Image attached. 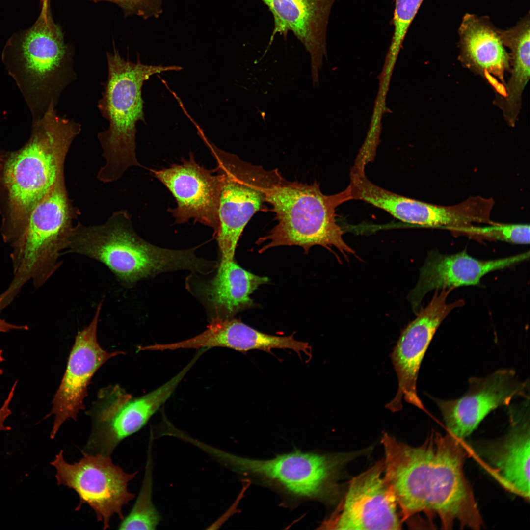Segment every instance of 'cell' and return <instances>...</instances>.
Segmentation results:
<instances>
[{
    "instance_id": "obj_25",
    "label": "cell",
    "mask_w": 530,
    "mask_h": 530,
    "mask_svg": "<svg viewBox=\"0 0 530 530\" xmlns=\"http://www.w3.org/2000/svg\"><path fill=\"white\" fill-rule=\"evenodd\" d=\"M424 0H395L394 26L391 49L396 52L400 47Z\"/></svg>"
},
{
    "instance_id": "obj_11",
    "label": "cell",
    "mask_w": 530,
    "mask_h": 530,
    "mask_svg": "<svg viewBox=\"0 0 530 530\" xmlns=\"http://www.w3.org/2000/svg\"><path fill=\"white\" fill-rule=\"evenodd\" d=\"M61 450L51 462L56 470L58 485L74 490L80 498L75 511L84 504L95 512L97 521L103 523V529L110 528L111 518L117 515L124 517L123 507L135 497L129 491L128 485L138 472L131 474L113 463L110 456L82 452L78 462H67Z\"/></svg>"
},
{
    "instance_id": "obj_8",
    "label": "cell",
    "mask_w": 530,
    "mask_h": 530,
    "mask_svg": "<svg viewBox=\"0 0 530 530\" xmlns=\"http://www.w3.org/2000/svg\"><path fill=\"white\" fill-rule=\"evenodd\" d=\"M213 455L233 471L274 490L292 504L324 499L334 467L332 459L326 455L298 450L263 460L238 456L218 449Z\"/></svg>"
},
{
    "instance_id": "obj_28",
    "label": "cell",
    "mask_w": 530,
    "mask_h": 530,
    "mask_svg": "<svg viewBox=\"0 0 530 530\" xmlns=\"http://www.w3.org/2000/svg\"><path fill=\"white\" fill-rule=\"evenodd\" d=\"M28 327L26 325L19 326L8 323L0 318V332H5L11 330H27Z\"/></svg>"
},
{
    "instance_id": "obj_10",
    "label": "cell",
    "mask_w": 530,
    "mask_h": 530,
    "mask_svg": "<svg viewBox=\"0 0 530 530\" xmlns=\"http://www.w3.org/2000/svg\"><path fill=\"white\" fill-rule=\"evenodd\" d=\"M189 369L186 366L162 386L138 398H133L118 385L101 389L87 412L92 420V428L83 452L111 456L122 441L147 424Z\"/></svg>"
},
{
    "instance_id": "obj_27",
    "label": "cell",
    "mask_w": 530,
    "mask_h": 530,
    "mask_svg": "<svg viewBox=\"0 0 530 530\" xmlns=\"http://www.w3.org/2000/svg\"><path fill=\"white\" fill-rule=\"evenodd\" d=\"M17 383V381H16L12 387L2 406L0 408V431H8L11 429V427L4 425V422L6 418L12 413L11 410L9 408V404L13 397Z\"/></svg>"
},
{
    "instance_id": "obj_9",
    "label": "cell",
    "mask_w": 530,
    "mask_h": 530,
    "mask_svg": "<svg viewBox=\"0 0 530 530\" xmlns=\"http://www.w3.org/2000/svg\"><path fill=\"white\" fill-rule=\"evenodd\" d=\"M199 135L215 160L214 171L220 182L219 226L216 237L223 263L234 260L244 228L254 214L263 208L265 169L220 149L204 132Z\"/></svg>"
},
{
    "instance_id": "obj_29",
    "label": "cell",
    "mask_w": 530,
    "mask_h": 530,
    "mask_svg": "<svg viewBox=\"0 0 530 530\" xmlns=\"http://www.w3.org/2000/svg\"><path fill=\"white\" fill-rule=\"evenodd\" d=\"M4 159L3 151H0V173L2 170Z\"/></svg>"
},
{
    "instance_id": "obj_21",
    "label": "cell",
    "mask_w": 530,
    "mask_h": 530,
    "mask_svg": "<svg viewBox=\"0 0 530 530\" xmlns=\"http://www.w3.org/2000/svg\"><path fill=\"white\" fill-rule=\"evenodd\" d=\"M530 25L528 13L514 26L499 29L504 45L510 51V77L506 83L504 95L496 97L495 103L511 127L515 126L518 120L523 93L530 79Z\"/></svg>"
},
{
    "instance_id": "obj_31",
    "label": "cell",
    "mask_w": 530,
    "mask_h": 530,
    "mask_svg": "<svg viewBox=\"0 0 530 530\" xmlns=\"http://www.w3.org/2000/svg\"><path fill=\"white\" fill-rule=\"evenodd\" d=\"M49 0H39L40 3H44V2H47V1H49Z\"/></svg>"
},
{
    "instance_id": "obj_7",
    "label": "cell",
    "mask_w": 530,
    "mask_h": 530,
    "mask_svg": "<svg viewBox=\"0 0 530 530\" xmlns=\"http://www.w3.org/2000/svg\"><path fill=\"white\" fill-rule=\"evenodd\" d=\"M78 211L73 206L65 186L64 167L47 193L31 211L26 224L10 243L13 279L8 287L14 293L32 280L43 285L59 267L62 251L67 249Z\"/></svg>"
},
{
    "instance_id": "obj_30",
    "label": "cell",
    "mask_w": 530,
    "mask_h": 530,
    "mask_svg": "<svg viewBox=\"0 0 530 530\" xmlns=\"http://www.w3.org/2000/svg\"><path fill=\"white\" fill-rule=\"evenodd\" d=\"M4 358L2 356V350H0V375L3 374V371L2 369L0 368V364L4 361Z\"/></svg>"
},
{
    "instance_id": "obj_13",
    "label": "cell",
    "mask_w": 530,
    "mask_h": 530,
    "mask_svg": "<svg viewBox=\"0 0 530 530\" xmlns=\"http://www.w3.org/2000/svg\"><path fill=\"white\" fill-rule=\"evenodd\" d=\"M452 289L435 290L428 305L403 330L390 355L398 382L396 395L385 407L393 412L402 408L403 398L408 403L425 410L417 391L421 363L437 329L454 309L462 306L463 300L447 303Z\"/></svg>"
},
{
    "instance_id": "obj_5",
    "label": "cell",
    "mask_w": 530,
    "mask_h": 530,
    "mask_svg": "<svg viewBox=\"0 0 530 530\" xmlns=\"http://www.w3.org/2000/svg\"><path fill=\"white\" fill-rule=\"evenodd\" d=\"M106 265L125 287L158 273L180 269L206 273L210 263L194 249L171 250L155 246L134 231L126 210L114 212L103 224L74 226L67 248Z\"/></svg>"
},
{
    "instance_id": "obj_17",
    "label": "cell",
    "mask_w": 530,
    "mask_h": 530,
    "mask_svg": "<svg viewBox=\"0 0 530 530\" xmlns=\"http://www.w3.org/2000/svg\"><path fill=\"white\" fill-rule=\"evenodd\" d=\"M529 397L509 408L510 427L501 439L477 450L487 472L506 490L530 499Z\"/></svg>"
},
{
    "instance_id": "obj_14",
    "label": "cell",
    "mask_w": 530,
    "mask_h": 530,
    "mask_svg": "<svg viewBox=\"0 0 530 530\" xmlns=\"http://www.w3.org/2000/svg\"><path fill=\"white\" fill-rule=\"evenodd\" d=\"M469 381L468 390L460 398L436 399L449 433L460 439L471 434L491 411L518 397H529V384L518 380L512 370H499Z\"/></svg>"
},
{
    "instance_id": "obj_3",
    "label": "cell",
    "mask_w": 530,
    "mask_h": 530,
    "mask_svg": "<svg viewBox=\"0 0 530 530\" xmlns=\"http://www.w3.org/2000/svg\"><path fill=\"white\" fill-rule=\"evenodd\" d=\"M73 56L51 7L40 8L30 27L15 32L6 41L1 60L29 109L32 122L56 107L63 91L76 79Z\"/></svg>"
},
{
    "instance_id": "obj_4",
    "label": "cell",
    "mask_w": 530,
    "mask_h": 530,
    "mask_svg": "<svg viewBox=\"0 0 530 530\" xmlns=\"http://www.w3.org/2000/svg\"><path fill=\"white\" fill-rule=\"evenodd\" d=\"M263 190L278 223L256 242L267 241L259 253L277 246L296 245L306 254L312 246L320 245L331 252V248L336 247L345 257L355 253L344 240L335 213L339 205L353 199L349 186L338 193L324 195L316 182L309 185L288 181L274 169L265 171Z\"/></svg>"
},
{
    "instance_id": "obj_1",
    "label": "cell",
    "mask_w": 530,
    "mask_h": 530,
    "mask_svg": "<svg viewBox=\"0 0 530 530\" xmlns=\"http://www.w3.org/2000/svg\"><path fill=\"white\" fill-rule=\"evenodd\" d=\"M384 477L403 521L419 513L436 514L445 529L455 522L478 530L482 521L463 466L468 451L462 439L431 432L425 442L410 446L384 433Z\"/></svg>"
},
{
    "instance_id": "obj_2",
    "label": "cell",
    "mask_w": 530,
    "mask_h": 530,
    "mask_svg": "<svg viewBox=\"0 0 530 530\" xmlns=\"http://www.w3.org/2000/svg\"><path fill=\"white\" fill-rule=\"evenodd\" d=\"M81 131L73 119L51 106L32 122L30 137L20 149L3 151L0 173V215L3 239L9 243L25 227L35 205L54 184L69 148Z\"/></svg>"
},
{
    "instance_id": "obj_18",
    "label": "cell",
    "mask_w": 530,
    "mask_h": 530,
    "mask_svg": "<svg viewBox=\"0 0 530 530\" xmlns=\"http://www.w3.org/2000/svg\"><path fill=\"white\" fill-rule=\"evenodd\" d=\"M273 19V28L264 55L277 34L286 40L292 32L310 57L313 86L319 84V73L327 58L326 36L330 12L337 0H260Z\"/></svg>"
},
{
    "instance_id": "obj_20",
    "label": "cell",
    "mask_w": 530,
    "mask_h": 530,
    "mask_svg": "<svg viewBox=\"0 0 530 530\" xmlns=\"http://www.w3.org/2000/svg\"><path fill=\"white\" fill-rule=\"evenodd\" d=\"M529 257L527 251L502 259L480 260L465 251L451 255L432 251L421 268L413 292V302L417 307L424 295L433 290L476 285L486 274L512 266Z\"/></svg>"
},
{
    "instance_id": "obj_6",
    "label": "cell",
    "mask_w": 530,
    "mask_h": 530,
    "mask_svg": "<svg viewBox=\"0 0 530 530\" xmlns=\"http://www.w3.org/2000/svg\"><path fill=\"white\" fill-rule=\"evenodd\" d=\"M108 76L104 83L98 108L109 123L108 127L98 134L106 163L98 172L104 183L118 180L130 167L141 166L136 156V124L145 122L142 88L151 76L168 71H179L176 65L144 64L126 60L114 48L106 53Z\"/></svg>"
},
{
    "instance_id": "obj_16",
    "label": "cell",
    "mask_w": 530,
    "mask_h": 530,
    "mask_svg": "<svg viewBox=\"0 0 530 530\" xmlns=\"http://www.w3.org/2000/svg\"><path fill=\"white\" fill-rule=\"evenodd\" d=\"M102 305L101 302L90 323L75 337L65 372L52 401V409L46 417L53 415L54 417L51 439L55 437L66 420H76L78 413L84 409L83 400L87 387L97 370L111 358L125 353L108 352L98 342L97 329Z\"/></svg>"
},
{
    "instance_id": "obj_26",
    "label": "cell",
    "mask_w": 530,
    "mask_h": 530,
    "mask_svg": "<svg viewBox=\"0 0 530 530\" xmlns=\"http://www.w3.org/2000/svg\"><path fill=\"white\" fill-rule=\"evenodd\" d=\"M107 1L118 5L126 16H137L144 19L157 18L162 12L163 0H91Z\"/></svg>"
},
{
    "instance_id": "obj_24",
    "label": "cell",
    "mask_w": 530,
    "mask_h": 530,
    "mask_svg": "<svg viewBox=\"0 0 530 530\" xmlns=\"http://www.w3.org/2000/svg\"><path fill=\"white\" fill-rule=\"evenodd\" d=\"M510 243H530V225L526 224H490L483 227L472 225L456 230Z\"/></svg>"
},
{
    "instance_id": "obj_22",
    "label": "cell",
    "mask_w": 530,
    "mask_h": 530,
    "mask_svg": "<svg viewBox=\"0 0 530 530\" xmlns=\"http://www.w3.org/2000/svg\"><path fill=\"white\" fill-rule=\"evenodd\" d=\"M269 281L267 277L244 269L233 260L220 263L216 276L203 287V292L216 310L224 313L227 317H232L251 307L254 302L250 295Z\"/></svg>"
},
{
    "instance_id": "obj_12",
    "label": "cell",
    "mask_w": 530,
    "mask_h": 530,
    "mask_svg": "<svg viewBox=\"0 0 530 530\" xmlns=\"http://www.w3.org/2000/svg\"><path fill=\"white\" fill-rule=\"evenodd\" d=\"M394 494L386 482L383 459L353 478L322 529L399 530L402 519Z\"/></svg>"
},
{
    "instance_id": "obj_15",
    "label": "cell",
    "mask_w": 530,
    "mask_h": 530,
    "mask_svg": "<svg viewBox=\"0 0 530 530\" xmlns=\"http://www.w3.org/2000/svg\"><path fill=\"white\" fill-rule=\"evenodd\" d=\"M150 171L176 200L177 206L168 209L175 223L183 224L193 219L212 228L216 235L219 226L220 182L213 170L200 165L191 153L189 159L181 163Z\"/></svg>"
},
{
    "instance_id": "obj_23",
    "label": "cell",
    "mask_w": 530,
    "mask_h": 530,
    "mask_svg": "<svg viewBox=\"0 0 530 530\" xmlns=\"http://www.w3.org/2000/svg\"><path fill=\"white\" fill-rule=\"evenodd\" d=\"M151 448L150 442L145 475L139 493L130 513L121 520L118 530H155L161 520V516L152 501Z\"/></svg>"
},
{
    "instance_id": "obj_19",
    "label": "cell",
    "mask_w": 530,
    "mask_h": 530,
    "mask_svg": "<svg viewBox=\"0 0 530 530\" xmlns=\"http://www.w3.org/2000/svg\"><path fill=\"white\" fill-rule=\"evenodd\" d=\"M499 29L487 16L466 13L459 27V59L464 66L481 76L495 90L505 94L504 76L510 70V56Z\"/></svg>"
}]
</instances>
